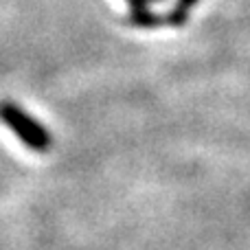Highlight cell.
<instances>
[{
  "instance_id": "cell-1",
  "label": "cell",
  "mask_w": 250,
  "mask_h": 250,
  "mask_svg": "<svg viewBox=\"0 0 250 250\" xmlns=\"http://www.w3.org/2000/svg\"><path fill=\"white\" fill-rule=\"evenodd\" d=\"M0 121L7 125L29 149L40 151V154L48 151V147H51V143H53V136L48 134V129L35 117H31L24 108L11 104V101H2V104H0Z\"/></svg>"
}]
</instances>
